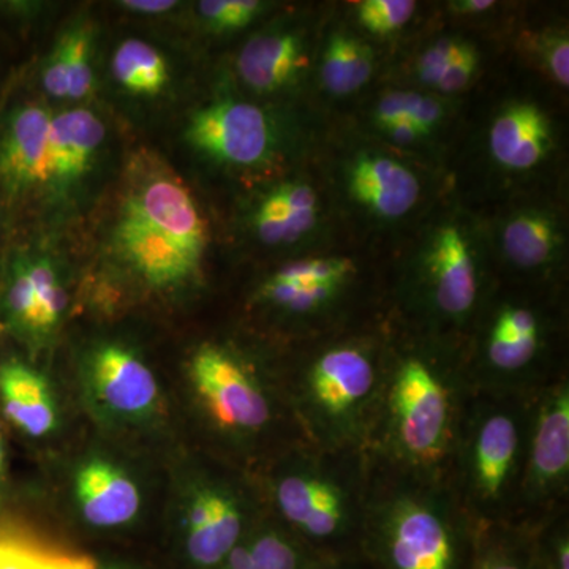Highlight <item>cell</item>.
<instances>
[{
	"label": "cell",
	"mask_w": 569,
	"mask_h": 569,
	"mask_svg": "<svg viewBox=\"0 0 569 569\" xmlns=\"http://www.w3.org/2000/svg\"><path fill=\"white\" fill-rule=\"evenodd\" d=\"M462 48V41L455 40L438 41L430 47L418 62V74L421 81L429 86H437L448 67L456 61Z\"/></svg>",
	"instance_id": "e575fe53"
},
{
	"label": "cell",
	"mask_w": 569,
	"mask_h": 569,
	"mask_svg": "<svg viewBox=\"0 0 569 569\" xmlns=\"http://www.w3.org/2000/svg\"><path fill=\"white\" fill-rule=\"evenodd\" d=\"M3 470H6V448H3L2 436H0V481L3 478Z\"/></svg>",
	"instance_id": "7bdbcfd3"
},
{
	"label": "cell",
	"mask_w": 569,
	"mask_h": 569,
	"mask_svg": "<svg viewBox=\"0 0 569 569\" xmlns=\"http://www.w3.org/2000/svg\"><path fill=\"white\" fill-rule=\"evenodd\" d=\"M66 310V288L51 258L29 250L7 258L0 312L14 336L29 343L44 342L61 326Z\"/></svg>",
	"instance_id": "30bf717a"
},
{
	"label": "cell",
	"mask_w": 569,
	"mask_h": 569,
	"mask_svg": "<svg viewBox=\"0 0 569 569\" xmlns=\"http://www.w3.org/2000/svg\"><path fill=\"white\" fill-rule=\"evenodd\" d=\"M350 192L381 217L406 216L417 204L419 182L407 167L383 156H362L350 170Z\"/></svg>",
	"instance_id": "ac0fdd59"
},
{
	"label": "cell",
	"mask_w": 569,
	"mask_h": 569,
	"mask_svg": "<svg viewBox=\"0 0 569 569\" xmlns=\"http://www.w3.org/2000/svg\"><path fill=\"white\" fill-rule=\"evenodd\" d=\"M0 400L11 425L26 436L47 437L58 425L50 385L24 362L13 359L0 366Z\"/></svg>",
	"instance_id": "d6986e66"
},
{
	"label": "cell",
	"mask_w": 569,
	"mask_h": 569,
	"mask_svg": "<svg viewBox=\"0 0 569 569\" xmlns=\"http://www.w3.org/2000/svg\"><path fill=\"white\" fill-rule=\"evenodd\" d=\"M471 569H538L527 523L475 526Z\"/></svg>",
	"instance_id": "484cf974"
},
{
	"label": "cell",
	"mask_w": 569,
	"mask_h": 569,
	"mask_svg": "<svg viewBox=\"0 0 569 569\" xmlns=\"http://www.w3.org/2000/svg\"><path fill=\"white\" fill-rule=\"evenodd\" d=\"M407 351L383 359L370 462L408 477L449 482L470 403L466 366Z\"/></svg>",
	"instance_id": "6da1fadb"
},
{
	"label": "cell",
	"mask_w": 569,
	"mask_h": 569,
	"mask_svg": "<svg viewBox=\"0 0 569 569\" xmlns=\"http://www.w3.org/2000/svg\"><path fill=\"white\" fill-rule=\"evenodd\" d=\"M478 67V54L471 44L463 43L462 51L459 52L456 61L448 67L443 77L437 82L436 88L443 92L462 91L468 82L473 78Z\"/></svg>",
	"instance_id": "d590c367"
},
{
	"label": "cell",
	"mask_w": 569,
	"mask_h": 569,
	"mask_svg": "<svg viewBox=\"0 0 569 569\" xmlns=\"http://www.w3.org/2000/svg\"><path fill=\"white\" fill-rule=\"evenodd\" d=\"M369 463L367 561L376 569H471L475 523L451 485Z\"/></svg>",
	"instance_id": "7a4b0ae2"
},
{
	"label": "cell",
	"mask_w": 569,
	"mask_h": 569,
	"mask_svg": "<svg viewBox=\"0 0 569 569\" xmlns=\"http://www.w3.org/2000/svg\"><path fill=\"white\" fill-rule=\"evenodd\" d=\"M373 73V52L353 37L336 33L329 40L321 66L325 88L335 96L358 91Z\"/></svg>",
	"instance_id": "83f0119b"
},
{
	"label": "cell",
	"mask_w": 569,
	"mask_h": 569,
	"mask_svg": "<svg viewBox=\"0 0 569 569\" xmlns=\"http://www.w3.org/2000/svg\"><path fill=\"white\" fill-rule=\"evenodd\" d=\"M116 82L133 96L156 97L170 82V67L162 52L148 41L129 39L116 48L111 59Z\"/></svg>",
	"instance_id": "d4e9b609"
},
{
	"label": "cell",
	"mask_w": 569,
	"mask_h": 569,
	"mask_svg": "<svg viewBox=\"0 0 569 569\" xmlns=\"http://www.w3.org/2000/svg\"><path fill=\"white\" fill-rule=\"evenodd\" d=\"M186 140L209 159L234 167L263 163L274 148V132L263 110L236 100H219L194 111Z\"/></svg>",
	"instance_id": "8fae6325"
},
{
	"label": "cell",
	"mask_w": 569,
	"mask_h": 569,
	"mask_svg": "<svg viewBox=\"0 0 569 569\" xmlns=\"http://www.w3.org/2000/svg\"><path fill=\"white\" fill-rule=\"evenodd\" d=\"M417 2L411 0H366L359 3L358 18L361 24L377 36L399 31L413 17Z\"/></svg>",
	"instance_id": "d6a6232c"
},
{
	"label": "cell",
	"mask_w": 569,
	"mask_h": 569,
	"mask_svg": "<svg viewBox=\"0 0 569 569\" xmlns=\"http://www.w3.org/2000/svg\"><path fill=\"white\" fill-rule=\"evenodd\" d=\"M317 569H376L367 561L362 553L342 559H323L318 563Z\"/></svg>",
	"instance_id": "ab89813d"
},
{
	"label": "cell",
	"mask_w": 569,
	"mask_h": 569,
	"mask_svg": "<svg viewBox=\"0 0 569 569\" xmlns=\"http://www.w3.org/2000/svg\"><path fill=\"white\" fill-rule=\"evenodd\" d=\"M61 569H129L116 567V565H104L102 561L93 559L89 556H80V553H69L63 560Z\"/></svg>",
	"instance_id": "60d3db41"
},
{
	"label": "cell",
	"mask_w": 569,
	"mask_h": 569,
	"mask_svg": "<svg viewBox=\"0 0 569 569\" xmlns=\"http://www.w3.org/2000/svg\"><path fill=\"white\" fill-rule=\"evenodd\" d=\"M93 32L84 22L70 26L59 37L48 56L41 73V84L48 96L59 100L80 102L92 92Z\"/></svg>",
	"instance_id": "603a6c76"
},
{
	"label": "cell",
	"mask_w": 569,
	"mask_h": 569,
	"mask_svg": "<svg viewBox=\"0 0 569 569\" xmlns=\"http://www.w3.org/2000/svg\"><path fill=\"white\" fill-rule=\"evenodd\" d=\"M102 119L86 108L52 114L44 187L66 197L86 178L104 140Z\"/></svg>",
	"instance_id": "9a60e30c"
},
{
	"label": "cell",
	"mask_w": 569,
	"mask_h": 569,
	"mask_svg": "<svg viewBox=\"0 0 569 569\" xmlns=\"http://www.w3.org/2000/svg\"><path fill=\"white\" fill-rule=\"evenodd\" d=\"M67 556L22 539L0 537V569H61Z\"/></svg>",
	"instance_id": "836d02e7"
},
{
	"label": "cell",
	"mask_w": 569,
	"mask_h": 569,
	"mask_svg": "<svg viewBox=\"0 0 569 569\" xmlns=\"http://www.w3.org/2000/svg\"><path fill=\"white\" fill-rule=\"evenodd\" d=\"M122 9L140 14H162L173 10L178 2L174 0H126L119 3Z\"/></svg>",
	"instance_id": "74e56055"
},
{
	"label": "cell",
	"mask_w": 569,
	"mask_h": 569,
	"mask_svg": "<svg viewBox=\"0 0 569 569\" xmlns=\"http://www.w3.org/2000/svg\"><path fill=\"white\" fill-rule=\"evenodd\" d=\"M77 496L86 522L96 529H118L132 522L141 497L132 479L104 460H91L77 477Z\"/></svg>",
	"instance_id": "e0dca14e"
},
{
	"label": "cell",
	"mask_w": 569,
	"mask_h": 569,
	"mask_svg": "<svg viewBox=\"0 0 569 569\" xmlns=\"http://www.w3.org/2000/svg\"><path fill=\"white\" fill-rule=\"evenodd\" d=\"M568 515V507H565L527 523L538 569H569Z\"/></svg>",
	"instance_id": "f546056e"
},
{
	"label": "cell",
	"mask_w": 569,
	"mask_h": 569,
	"mask_svg": "<svg viewBox=\"0 0 569 569\" xmlns=\"http://www.w3.org/2000/svg\"><path fill=\"white\" fill-rule=\"evenodd\" d=\"M383 358L376 347L346 340L307 359L293 387L305 440L336 452H366L376 421Z\"/></svg>",
	"instance_id": "8992f818"
},
{
	"label": "cell",
	"mask_w": 569,
	"mask_h": 569,
	"mask_svg": "<svg viewBox=\"0 0 569 569\" xmlns=\"http://www.w3.org/2000/svg\"><path fill=\"white\" fill-rule=\"evenodd\" d=\"M91 376L97 397L122 417L140 418L159 400L151 369L132 350L118 343H108L93 353Z\"/></svg>",
	"instance_id": "2e32d148"
},
{
	"label": "cell",
	"mask_w": 569,
	"mask_h": 569,
	"mask_svg": "<svg viewBox=\"0 0 569 569\" xmlns=\"http://www.w3.org/2000/svg\"><path fill=\"white\" fill-rule=\"evenodd\" d=\"M347 284L280 279L272 274L261 284L257 299L288 316L310 317L335 305Z\"/></svg>",
	"instance_id": "4316f807"
},
{
	"label": "cell",
	"mask_w": 569,
	"mask_h": 569,
	"mask_svg": "<svg viewBox=\"0 0 569 569\" xmlns=\"http://www.w3.org/2000/svg\"><path fill=\"white\" fill-rule=\"evenodd\" d=\"M545 61L552 77L561 86L569 84V41L567 37H557L546 44Z\"/></svg>",
	"instance_id": "8d00e7d4"
},
{
	"label": "cell",
	"mask_w": 569,
	"mask_h": 569,
	"mask_svg": "<svg viewBox=\"0 0 569 569\" xmlns=\"http://www.w3.org/2000/svg\"><path fill=\"white\" fill-rule=\"evenodd\" d=\"M533 396L471 395L449 485L475 526L518 523Z\"/></svg>",
	"instance_id": "5b68a950"
},
{
	"label": "cell",
	"mask_w": 569,
	"mask_h": 569,
	"mask_svg": "<svg viewBox=\"0 0 569 569\" xmlns=\"http://www.w3.org/2000/svg\"><path fill=\"white\" fill-rule=\"evenodd\" d=\"M568 496L569 380L563 376L531 399L518 523L535 522L568 507Z\"/></svg>",
	"instance_id": "52a82bcc"
},
{
	"label": "cell",
	"mask_w": 569,
	"mask_h": 569,
	"mask_svg": "<svg viewBox=\"0 0 569 569\" xmlns=\"http://www.w3.org/2000/svg\"><path fill=\"white\" fill-rule=\"evenodd\" d=\"M112 244L146 283L179 287L200 274L208 224L189 187L157 167L127 187Z\"/></svg>",
	"instance_id": "277c9868"
},
{
	"label": "cell",
	"mask_w": 569,
	"mask_h": 569,
	"mask_svg": "<svg viewBox=\"0 0 569 569\" xmlns=\"http://www.w3.org/2000/svg\"><path fill=\"white\" fill-rule=\"evenodd\" d=\"M496 6L493 0H462V2L452 3V10L459 11V13H481V11H488Z\"/></svg>",
	"instance_id": "b9f144b4"
},
{
	"label": "cell",
	"mask_w": 569,
	"mask_h": 569,
	"mask_svg": "<svg viewBox=\"0 0 569 569\" xmlns=\"http://www.w3.org/2000/svg\"><path fill=\"white\" fill-rule=\"evenodd\" d=\"M426 291L433 313L449 321L467 320L478 305L477 264L466 238L451 224L438 231L427 254Z\"/></svg>",
	"instance_id": "5bb4252c"
},
{
	"label": "cell",
	"mask_w": 569,
	"mask_h": 569,
	"mask_svg": "<svg viewBox=\"0 0 569 569\" xmlns=\"http://www.w3.org/2000/svg\"><path fill=\"white\" fill-rule=\"evenodd\" d=\"M253 527L244 501L230 486L212 485L197 490L183 523L187 568H219Z\"/></svg>",
	"instance_id": "7c38bea8"
},
{
	"label": "cell",
	"mask_w": 569,
	"mask_h": 569,
	"mask_svg": "<svg viewBox=\"0 0 569 569\" xmlns=\"http://www.w3.org/2000/svg\"><path fill=\"white\" fill-rule=\"evenodd\" d=\"M51 118L43 104L26 103L0 126V183L10 197L44 186Z\"/></svg>",
	"instance_id": "4fadbf2b"
},
{
	"label": "cell",
	"mask_w": 569,
	"mask_h": 569,
	"mask_svg": "<svg viewBox=\"0 0 569 569\" xmlns=\"http://www.w3.org/2000/svg\"><path fill=\"white\" fill-rule=\"evenodd\" d=\"M317 556L280 523L254 526L217 569H317Z\"/></svg>",
	"instance_id": "cb8c5ba5"
},
{
	"label": "cell",
	"mask_w": 569,
	"mask_h": 569,
	"mask_svg": "<svg viewBox=\"0 0 569 569\" xmlns=\"http://www.w3.org/2000/svg\"><path fill=\"white\" fill-rule=\"evenodd\" d=\"M370 463L366 452L299 443L269 485L280 526L323 559L361 553Z\"/></svg>",
	"instance_id": "3957f363"
},
{
	"label": "cell",
	"mask_w": 569,
	"mask_h": 569,
	"mask_svg": "<svg viewBox=\"0 0 569 569\" xmlns=\"http://www.w3.org/2000/svg\"><path fill=\"white\" fill-rule=\"evenodd\" d=\"M383 130L397 142H413L418 138L425 137V133L408 118L397 119V121L385 126Z\"/></svg>",
	"instance_id": "f35d334b"
},
{
	"label": "cell",
	"mask_w": 569,
	"mask_h": 569,
	"mask_svg": "<svg viewBox=\"0 0 569 569\" xmlns=\"http://www.w3.org/2000/svg\"><path fill=\"white\" fill-rule=\"evenodd\" d=\"M441 116L443 108L437 100L417 92L387 93L376 110V119L381 129L397 119L408 118L425 134H429L440 122Z\"/></svg>",
	"instance_id": "4dcf8cb0"
},
{
	"label": "cell",
	"mask_w": 569,
	"mask_h": 569,
	"mask_svg": "<svg viewBox=\"0 0 569 569\" xmlns=\"http://www.w3.org/2000/svg\"><path fill=\"white\" fill-rule=\"evenodd\" d=\"M258 0H204L198 3V13L213 31H236L246 28L263 11Z\"/></svg>",
	"instance_id": "1f68e13d"
},
{
	"label": "cell",
	"mask_w": 569,
	"mask_h": 569,
	"mask_svg": "<svg viewBox=\"0 0 569 569\" xmlns=\"http://www.w3.org/2000/svg\"><path fill=\"white\" fill-rule=\"evenodd\" d=\"M552 144L548 119L535 104L507 108L490 130V151L511 170H529L545 159Z\"/></svg>",
	"instance_id": "ffe728a7"
},
{
	"label": "cell",
	"mask_w": 569,
	"mask_h": 569,
	"mask_svg": "<svg viewBox=\"0 0 569 569\" xmlns=\"http://www.w3.org/2000/svg\"><path fill=\"white\" fill-rule=\"evenodd\" d=\"M190 378L213 426L231 437H260L276 419L274 396L252 367L227 348L194 351Z\"/></svg>",
	"instance_id": "9c48e42d"
},
{
	"label": "cell",
	"mask_w": 569,
	"mask_h": 569,
	"mask_svg": "<svg viewBox=\"0 0 569 569\" xmlns=\"http://www.w3.org/2000/svg\"><path fill=\"white\" fill-rule=\"evenodd\" d=\"M542 353L545 335L537 310L520 305L498 307L477 361L463 365L468 383L473 391L490 395L533 396L560 378L542 367Z\"/></svg>",
	"instance_id": "ba28073f"
},
{
	"label": "cell",
	"mask_w": 569,
	"mask_h": 569,
	"mask_svg": "<svg viewBox=\"0 0 569 569\" xmlns=\"http://www.w3.org/2000/svg\"><path fill=\"white\" fill-rule=\"evenodd\" d=\"M318 219L316 190L288 182L266 194L253 217L258 238L268 246L291 244L313 230Z\"/></svg>",
	"instance_id": "7402d4cb"
},
{
	"label": "cell",
	"mask_w": 569,
	"mask_h": 569,
	"mask_svg": "<svg viewBox=\"0 0 569 569\" xmlns=\"http://www.w3.org/2000/svg\"><path fill=\"white\" fill-rule=\"evenodd\" d=\"M556 247V224L541 213H522L505 228V253L519 268L535 269L548 264Z\"/></svg>",
	"instance_id": "f1b7e54d"
},
{
	"label": "cell",
	"mask_w": 569,
	"mask_h": 569,
	"mask_svg": "<svg viewBox=\"0 0 569 569\" xmlns=\"http://www.w3.org/2000/svg\"><path fill=\"white\" fill-rule=\"evenodd\" d=\"M306 63L298 37L268 32L247 41L239 52L238 71L253 91L274 92L293 81Z\"/></svg>",
	"instance_id": "44dd1931"
}]
</instances>
